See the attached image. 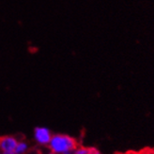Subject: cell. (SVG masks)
<instances>
[{
	"label": "cell",
	"instance_id": "cell-1",
	"mask_svg": "<svg viewBox=\"0 0 154 154\" xmlns=\"http://www.w3.org/2000/svg\"><path fill=\"white\" fill-rule=\"evenodd\" d=\"M48 146L54 154H73L77 148V142L70 135L55 134L52 136Z\"/></svg>",
	"mask_w": 154,
	"mask_h": 154
},
{
	"label": "cell",
	"instance_id": "cell-2",
	"mask_svg": "<svg viewBox=\"0 0 154 154\" xmlns=\"http://www.w3.org/2000/svg\"><path fill=\"white\" fill-rule=\"evenodd\" d=\"M52 133L48 128L45 127H37L34 129V139L35 141L42 146L49 145L52 139Z\"/></svg>",
	"mask_w": 154,
	"mask_h": 154
},
{
	"label": "cell",
	"instance_id": "cell-3",
	"mask_svg": "<svg viewBox=\"0 0 154 154\" xmlns=\"http://www.w3.org/2000/svg\"><path fill=\"white\" fill-rule=\"evenodd\" d=\"M18 140L13 136H4L0 138V150L3 153H13Z\"/></svg>",
	"mask_w": 154,
	"mask_h": 154
},
{
	"label": "cell",
	"instance_id": "cell-4",
	"mask_svg": "<svg viewBox=\"0 0 154 154\" xmlns=\"http://www.w3.org/2000/svg\"><path fill=\"white\" fill-rule=\"evenodd\" d=\"M29 149V146L26 141H18L13 154H26Z\"/></svg>",
	"mask_w": 154,
	"mask_h": 154
},
{
	"label": "cell",
	"instance_id": "cell-5",
	"mask_svg": "<svg viewBox=\"0 0 154 154\" xmlns=\"http://www.w3.org/2000/svg\"><path fill=\"white\" fill-rule=\"evenodd\" d=\"M73 154H89V148H86V147H77L74 151Z\"/></svg>",
	"mask_w": 154,
	"mask_h": 154
},
{
	"label": "cell",
	"instance_id": "cell-6",
	"mask_svg": "<svg viewBox=\"0 0 154 154\" xmlns=\"http://www.w3.org/2000/svg\"><path fill=\"white\" fill-rule=\"evenodd\" d=\"M89 154H102V152L95 148H89Z\"/></svg>",
	"mask_w": 154,
	"mask_h": 154
},
{
	"label": "cell",
	"instance_id": "cell-7",
	"mask_svg": "<svg viewBox=\"0 0 154 154\" xmlns=\"http://www.w3.org/2000/svg\"><path fill=\"white\" fill-rule=\"evenodd\" d=\"M1 154H13V153H3V152H2Z\"/></svg>",
	"mask_w": 154,
	"mask_h": 154
},
{
	"label": "cell",
	"instance_id": "cell-8",
	"mask_svg": "<svg viewBox=\"0 0 154 154\" xmlns=\"http://www.w3.org/2000/svg\"><path fill=\"white\" fill-rule=\"evenodd\" d=\"M48 154H54V153H53V152H52V151H50V152H49V153H48Z\"/></svg>",
	"mask_w": 154,
	"mask_h": 154
},
{
	"label": "cell",
	"instance_id": "cell-9",
	"mask_svg": "<svg viewBox=\"0 0 154 154\" xmlns=\"http://www.w3.org/2000/svg\"><path fill=\"white\" fill-rule=\"evenodd\" d=\"M1 153H2V152H1V150H0V154H1Z\"/></svg>",
	"mask_w": 154,
	"mask_h": 154
}]
</instances>
